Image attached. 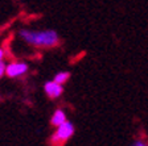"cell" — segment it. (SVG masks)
<instances>
[{"mask_svg":"<svg viewBox=\"0 0 148 146\" xmlns=\"http://www.w3.org/2000/svg\"><path fill=\"white\" fill-rule=\"evenodd\" d=\"M28 70H29L28 63L21 61L9 62L8 65H5V75L8 78H20V76L25 75Z\"/></svg>","mask_w":148,"mask_h":146,"instance_id":"obj_3","label":"cell"},{"mask_svg":"<svg viewBox=\"0 0 148 146\" xmlns=\"http://www.w3.org/2000/svg\"><path fill=\"white\" fill-rule=\"evenodd\" d=\"M69 78H70V74L66 73V71H61V73L56 74V76H54V79H53V82L57 83V84H60V86H62L64 83L68 82Z\"/></svg>","mask_w":148,"mask_h":146,"instance_id":"obj_6","label":"cell"},{"mask_svg":"<svg viewBox=\"0 0 148 146\" xmlns=\"http://www.w3.org/2000/svg\"><path fill=\"white\" fill-rule=\"evenodd\" d=\"M74 132V125L70 121L64 122L62 125L57 126V130L52 134L50 137V145L52 146H62L68 140H70L73 137Z\"/></svg>","mask_w":148,"mask_h":146,"instance_id":"obj_2","label":"cell"},{"mask_svg":"<svg viewBox=\"0 0 148 146\" xmlns=\"http://www.w3.org/2000/svg\"><path fill=\"white\" fill-rule=\"evenodd\" d=\"M4 57H5V50L3 48H0V63L4 62Z\"/></svg>","mask_w":148,"mask_h":146,"instance_id":"obj_8","label":"cell"},{"mask_svg":"<svg viewBox=\"0 0 148 146\" xmlns=\"http://www.w3.org/2000/svg\"><path fill=\"white\" fill-rule=\"evenodd\" d=\"M4 75H5V63L1 62V63H0V79H1Z\"/></svg>","mask_w":148,"mask_h":146,"instance_id":"obj_7","label":"cell"},{"mask_svg":"<svg viewBox=\"0 0 148 146\" xmlns=\"http://www.w3.org/2000/svg\"><path fill=\"white\" fill-rule=\"evenodd\" d=\"M18 36L21 37V40L27 43L36 48H54L60 43V37L57 32L52 31H28V29H21L18 32Z\"/></svg>","mask_w":148,"mask_h":146,"instance_id":"obj_1","label":"cell"},{"mask_svg":"<svg viewBox=\"0 0 148 146\" xmlns=\"http://www.w3.org/2000/svg\"><path fill=\"white\" fill-rule=\"evenodd\" d=\"M44 91H45V94L50 99H58L62 95V92H64V87L54 83L53 80H49V82H46L45 86H44Z\"/></svg>","mask_w":148,"mask_h":146,"instance_id":"obj_4","label":"cell"},{"mask_svg":"<svg viewBox=\"0 0 148 146\" xmlns=\"http://www.w3.org/2000/svg\"><path fill=\"white\" fill-rule=\"evenodd\" d=\"M132 146H148L145 142H143V141H136L135 143H134Z\"/></svg>","mask_w":148,"mask_h":146,"instance_id":"obj_9","label":"cell"},{"mask_svg":"<svg viewBox=\"0 0 148 146\" xmlns=\"http://www.w3.org/2000/svg\"><path fill=\"white\" fill-rule=\"evenodd\" d=\"M68 121V119H66V115H65V112L62 109H57L54 111V113H53L52 119H50V124L53 125V126H60V125H62L64 122Z\"/></svg>","mask_w":148,"mask_h":146,"instance_id":"obj_5","label":"cell"}]
</instances>
